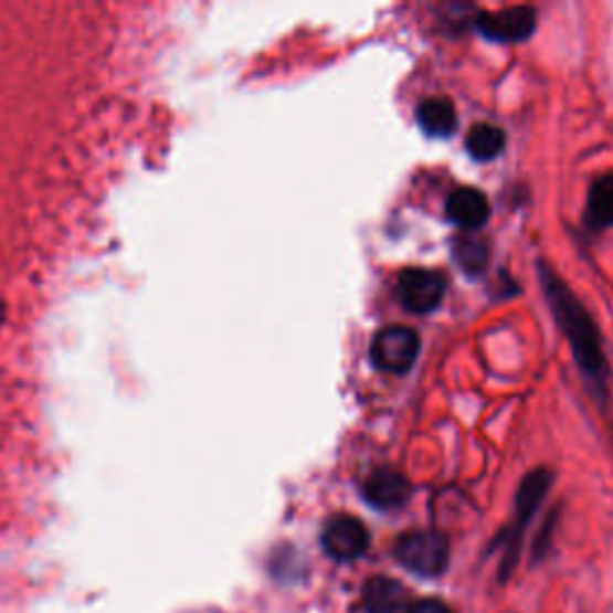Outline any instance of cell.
I'll use <instances>...</instances> for the list:
<instances>
[{"label":"cell","mask_w":613,"mask_h":613,"mask_svg":"<svg viewBox=\"0 0 613 613\" xmlns=\"http://www.w3.org/2000/svg\"><path fill=\"white\" fill-rule=\"evenodd\" d=\"M541 276H545V290L553 315L559 319L566 336L570 338V344H573V352L580 360V367L590 377H602L604 355H602V348H599V334L594 329V324L590 321L588 311L580 307L578 299L570 295V290L551 274V271L541 268Z\"/></svg>","instance_id":"6da1fadb"},{"label":"cell","mask_w":613,"mask_h":613,"mask_svg":"<svg viewBox=\"0 0 613 613\" xmlns=\"http://www.w3.org/2000/svg\"><path fill=\"white\" fill-rule=\"evenodd\" d=\"M448 539L441 532L418 530L408 532L395 545V559L408 570L424 578L444 573L448 566Z\"/></svg>","instance_id":"7a4b0ae2"},{"label":"cell","mask_w":613,"mask_h":613,"mask_svg":"<svg viewBox=\"0 0 613 613\" xmlns=\"http://www.w3.org/2000/svg\"><path fill=\"white\" fill-rule=\"evenodd\" d=\"M420 355V336L408 326H387L372 340V362L381 372L405 374Z\"/></svg>","instance_id":"3957f363"},{"label":"cell","mask_w":613,"mask_h":613,"mask_svg":"<svg viewBox=\"0 0 613 613\" xmlns=\"http://www.w3.org/2000/svg\"><path fill=\"white\" fill-rule=\"evenodd\" d=\"M446 295V278L438 271L426 268H408L398 278V297L405 305V309L415 315H426L438 307Z\"/></svg>","instance_id":"277c9868"},{"label":"cell","mask_w":613,"mask_h":613,"mask_svg":"<svg viewBox=\"0 0 613 613\" xmlns=\"http://www.w3.org/2000/svg\"><path fill=\"white\" fill-rule=\"evenodd\" d=\"M324 549L336 561H352L364 553L369 545L367 527L350 516H338L324 527Z\"/></svg>","instance_id":"5b68a950"},{"label":"cell","mask_w":613,"mask_h":613,"mask_svg":"<svg viewBox=\"0 0 613 613\" xmlns=\"http://www.w3.org/2000/svg\"><path fill=\"white\" fill-rule=\"evenodd\" d=\"M532 8H508L498 12H482L477 18V30L494 41H522L535 32Z\"/></svg>","instance_id":"8992f818"},{"label":"cell","mask_w":613,"mask_h":613,"mask_svg":"<svg viewBox=\"0 0 613 613\" xmlns=\"http://www.w3.org/2000/svg\"><path fill=\"white\" fill-rule=\"evenodd\" d=\"M364 498L379 510H393L401 508L410 498V484L403 475L393 473V469H377L364 482Z\"/></svg>","instance_id":"52a82bcc"},{"label":"cell","mask_w":613,"mask_h":613,"mask_svg":"<svg viewBox=\"0 0 613 613\" xmlns=\"http://www.w3.org/2000/svg\"><path fill=\"white\" fill-rule=\"evenodd\" d=\"M448 219L465 228V231H477L489 219V202L479 190L475 188H461L451 192L446 202Z\"/></svg>","instance_id":"ba28073f"},{"label":"cell","mask_w":613,"mask_h":613,"mask_svg":"<svg viewBox=\"0 0 613 613\" xmlns=\"http://www.w3.org/2000/svg\"><path fill=\"white\" fill-rule=\"evenodd\" d=\"M408 592L391 578H372L364 584L362 602L369 613H395L405 604Z\"/></svg>","instance_id":"9c48e42d"},{"label":"cell","mask_w":613,"mask_h":613,"mask_svg":"<svg viewBox=\"0 0 613 613\" xmlns=\"http://www.w3.org/2000/svg\"><path fill=\"white\" fill-rule=\"evenodd\" d=\"M418 123L430 137H446L458 125V116L446 98H426L418 106Z\"/></svg>","instance_id":"30bf717a"},{"label":"cell","mask_w":613,"mask_h":613,"mask_svg":"<svg viewBox=\"0 0 613 613\" xmlns=\"http://www.w3.org/2000/svg\"><path fill=\"white\" fill-rule=\"evenodd\" d=\"M504 145H506L504 130H501V127H496V125H489V123L475 125L473 130H469L467 141H465L467 151L473 154V159H477V161L496 159V156L501 154Z\"/></svg>","instance_id":"8fae6325"},{"label":"cell","mask_w":613,"mask_h":613,"mask_svg":"<svg viewBox=\"0 0 613 613\" xmlns=\"http://www.w3.org/2000/svg\"><path fill=\"white\" fill-rule=\"evenodd\" d=\"M588 209H590V219L596 225L602 228L613 225V173H606L594 180V184L590 188Z\"/></svg>","instance_id":"7c38bea8"},{"label":"cell","mask_w":613,"mask_h":613,"mask_svg":"<svg viewBox=\"0 0 613 613\" xmlns=\"http://www.w3.org/2000/svg\"><path fill=\"white\" fill-rule=\"evenodd\" d=\"M487 245L479 240H473V237H461L458 242H455V260L461 262V266L465 271H473V274H479V271L484 268V264H487Z\"/></svg>","instance_id":"4fadbf2b"},{"label":"cell","mask_w":613,"mask_h":613,"mask_svg":"<svg viewBox=\"0 0 613 613\" xmlns=\"http://www.w3.org/2000/svg\"><path fill=\"white\" fill-rule=\"evenodd\" d=\"M408 613H451V609L436 602V599H424V602H418Z\"/></svg>","instance_id":"5bb4252c"}]
</instances>
